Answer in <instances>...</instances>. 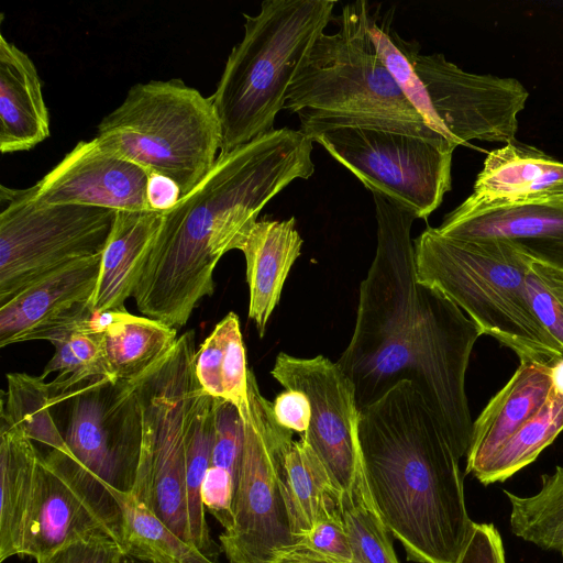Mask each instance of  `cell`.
Returning a JSON list of instances; mask_svg holds the SVG:
<instances>
[{"label": "cell", "mask_w": 563, "mask_h": 563, "mask_svg": "<svg viewBox=\"0 0 563 563\" xmlns=\"http://www.w3.org/2000/svg\"><path fill=\"white\" fill-rule=\"evenodd\" d=\"M372 195L376 252L360 285L353 334L336 363L354 385L360 411L400 382H411L464 457L473 431L466 371L483 332L452 300L418 282L416 217Z\"/></svg>", "instance_id": "obj_1"}, {"label": "cell", "mask_w": 563, "mask_h": 563, "mask_svg": "<svg viewBox=\"0 0 563 563\" xmlns=\"http://www.w3.org/2000/svg\"><path fill=\"white\" fill-rule=\"evenodd\" d=\"M312 143L282 128L219 155L206 178L164 212L140 278L144 292L180 312L211 296L218 262L240 250L265 205L314 173Z\"/></svg>", "instance_id": "obj_2"}, {"label": "cell", "mask_w": 563, "mask_h": 563, "mask_svg": "<svg viewBox=\"0 0 563 563\" xmlns=\"http://www.w3.org/2000/svg\"><path fill=\"white\" fill-rule=\"evenodd\" d=\"M361 472L383 523L417 563H456L472 532L463 457L418 388L402 380L360 411Z\"/></svg>", "instance_id": "obj_3"}, {"label": "cell", "mask_w": 563, "mask_h": 563, "mask_svg": "<svg viewBox=\"0 0 563 563\" xmlns=\"http://www.w3.org/2000/svg\"><path fill=\"white\" fill-rule=\"evenodd\" d=\"M366 1L343 7L340 29L321 34L289 86L284 109L310 140L340 128H366L424 139L450 150L430 130L388 71L368 33Z\"/></svg>", "instance_id": "obj_4"}, {"label": "cell", "mask_w": 563, "mask_h": 563, "mask_svg": "<svg viewBox=\"0 0 563 563\" xmlns=\"http://www.w3.org/2000/svg\"><path fill=\"white\" fill-rule=\"evenodd\" d=\"M335 3L265 0L257 14H243V37L211 96L222 133L219 155L275 130L289 86L332 20Z\"/></svg>", "instance_id": "obj_5"}, {"label": "cell", "mask_w": 563, "mask_h": 563, "mask_svg": "<svg viewBox=\"0 0 563 563\" xmlns=\"http://www.w3.org/2000/svg\"><path fill=\"white\" fill-rule=\"evenodd\" d=\"M419 283L437 289L520 361L550 363L563 349L532 313L526 275L534 261L509 242L460 240L427 227L413 240Z\"/></svg>", "instance_id": "obj_6"}, {"label": "cell", "mask_w": 563, "mask_h": 563, "mask_svg": "<svg viewBox=\"0 0 563 563\" xmlns=\"http://www.w3.org/2000/svg\"><path fill=\"white\" fill-rule=\"evenodd\" d=\"M96 139L151 175L173 180L183 198L214 166L222 133L211 97L174 78L132 86L100 121Z\"/></svg>", "instance_id": "obj_7"}, {"label": "cell", "mask_w": 563, "mask_h": 563, "mask_svg": "<svg viewBox=\"0 0 563 563\" xmlns=\"http://www.w3.org/2000/svg\"><path fill=\"white\" fill-rule=\"evenodd\" d=\"M243 450L233 505V523L220 534L229 563H276L298 539L280 476V444L288 429L273 415L272 401L247 375Z\"/></svg>", "instance_id": "obj_8"}, {"label": "cell", "mask_w": 563, "mask_h": 563, "mask_svg": "<svg viewBox=\"0 0 563 563\" xmlns=\"http://www.w3.org/2000/svg\"><path fill=\"white\" fill-rule=\"evenodd\" d=\"M0 305L71 262L101 254L117 211L79 205H45L33 187L0 186Z\"/></svg>", "instance_id": "obj_9"}, {"label": "cell", "mask_w": 563, "mask_h": 563, "mask_svg": "<svg viewBox=\"0 0 563 563\" xmlns=\"http://www.w3.org/2000/svg\"><path fill=\"white\" fill-rule=\"evenodd\" d=\"M412 51L415 77L405 96L426 125L453 147L472 140L516 141L529 92L516 78L468 73L444 55Z\"/></svg>", "instance_id": "obj_10"}, {"label": "cell", "mask_w": 563, "mask_h": 563, "mask_svg": "<svg viewBox=\"0 0 563 563\" xmlns=\"http://www.w3.org/2000/svg\"><path fill=\"white\" fill-rule=\"evenodd\" d=\"M372 194L427 220L452 188L453 150L384 130L340 128L317 136Z\"/></svg>", "instance_id": "obj_11"}, {"label": "cell", "mask_w": 563, "mask_h": 563, "mask_svg": "<svg viewBox=\"0 0 563 563\" xmlns=\"http://www.w3.org/2000/svg\"><path fill=\"white\" fill-rule=\"evenodd\" d=\"M107 537L126 551L123 510L112 493L73 459L51 450L41 455L22 556L36 561L71 543Z\"/></svg>", "instance_id": "obj_12"}, {"label": "cell", "mask_w": 563, "mask_h": 563, "mask_svg": "<svg viewBox=\"0 0 563 563\" xmlns=\"http://www.w3.org/2000/svg\"><path fill=\"white\" fill-rule=\"evenodd\" d=\"M285 388L305 394L311 419L301 438L323 464L334 490L352 488L358 471L355 388L336 362L323 355L298 357L280 352L271 371Z\"/></svg>", "instance_id": "obj_13"}, {"label": "cell", "mask_w": 563, "mask_h": 563, "mask_svg": "<svg viewBox=\"0 0 563 563\" xmlns=\"http://www.w3.org/2000/svg\"><path fill=\"white\" fill-rule=\"evenodd\" d=\"M150 177L144 168L104 148L95 137L78 142L32 186L33 198L45 205L151 211Z\"/></svg>", "instance_id": "obj_14"}, {"label": "cell", "mask_w": 563, "mask_h": 563, "mask_svg": "<svg viewBox=\"0 0 563 563\" xmlns=\"http://www.w3.org/2000/svg\"><path fill=\"white\" fill-rule=\"evenodd\" d=\"M435 230L460 240H503L534 261L563 271V192L515 202L468 197Z\"/></svg>", "instance_id": "obj_15"}, {"label": "cell", "mask_w": 563, "mask_h": 563, "mask_svg": "<svg viewBox=\"0 0 563 563\" xmlns=\"http://www.w3.org/2000/svg\"><path fill=\"white\" fill-rule=\"evenodd\" d=\"M101 254L51 272L3 303L0 307V347L47 340L54 331L87 310L96 290Z\"/></svg>", "instance_id": "obj_16"}, {"label": "cell", "mask_w": 563, "mask_h": 563, "mask_svg": "<svg viewBox=\"0 0 563 563\" xmlns=\"http://www.w3.org/2000/svg\"><path fill=\"white\" fill-rule=\"evenodd\" d=\"M111 388L99 379L74 393L64 439L68 455L85 473L110 492L131 494L134 483L107 418Z\"/></svg>", "instance_id": "obj_17"}, {"label": "cell", "mask_w": 563, "mask_h": 563, "mask_svg": "<svg viewBox=\"0 0 563 563\" xmlns=\"http://www.w3.org/2000/svg\"><path fill=\"white\" fill-rule=\"evenodd\" d=\"M552 393L549 363L520 361L510 379L473 421L466 473L473 474L478 470L512 433L543 408Z\"/></svg>", "instance_id": "obj_18"}, {"label": "cell", "mask_w": 563, "mask_h": 563, "mask_svg": "<svg viewBox=\"0 0 563 563\" xmlns=\"http://www.w3.org/2000/svg\"><path fill=\"white\" fill-rule=\"evenodd\" d=\"M302 243L296 219L291 217L287 220H257L241 244L250 295L249 319L254 322L260 338L265 334Z\"/></svg>", "instance_id": "obj_19"}, {"label": "cell", "mask_w": 563, "mask_h": 563, "mask_svg": "<svg viewBox=\"0 0 563 563\" xmlns=\"http://www.w3.org/2000/svg\"><path fill=\"white\" fill-rule=\"evenodd\" d=\"M48 135L49 115L36 66L0 34V151H29Z\"/></svg>", "instance_id": "obj_20"}, {"label": "cell", "mask_w": 563, "mask_h": 563, "mask_svg": "<svg viewBox=\"0 0 563 563\" xmlns=\"http://www.w3.org/2000/svg\"><path fill=\"white\" fill-rule=\"evenodd\" d=\"M162 211H117L101 254V264L90 308L108 311L125 308L143 272L163 223Z\"/></svg>", "instance_id": "obj_21"}, {"label": "cell", "mask_w": 563, "mask_h": 563, "mask_svg": "<svg viewBox=\"0 0 563 563\" xmlns=\"http://www.w3.org/2000/svg\"><path fill=\"white\" fill-rule=\"evenodd\" d=\"M563 192V162L517 140L488 153L470 196L515 202Z\"/></svg>", "instance_id": "obj_22"}, {"label": "cell", "mask_w": 563, "mask_h": 563, "mask_svg": "<svg viewBox=\"0 0 563 563\" xmlns=\"http://www.w3.org/2000/svg\"><path fill=\"white\" fill-rule=\"evenodd\" d=\"M41 453L19 428L0 431V562L23 552Z\"/></svg>", "instance_id": "obj_23"}, {"label": "cell", "mask_w": 563, "mask_h": 563, "mask_svg": "<svg viewBox=\"0 0 563 563\" xmlns=\"http://www.w3.org/2000/svg\"><path fill=\"white\" fill-rule=\"evenodd\" d=\"M177 332L159 321L124 312L101 335L106 378L115 385L139 376L169 352Z\"/></svg>", "instance_id": "obj_24"}, {"label": "cell", "mask_w": 563, "mask_h": 563, "mask_svg": "<svg viewBox=\"0 0 563 563\" xmlns=\"http://www.w3.org/2000/svg\"><path fill=\"white\" fill-rule=\"evenodd\" d=\"M246 354L236 313L229 312L201 343L195 356V371L202 389L212 398L236 407L247 406Z\"/></svg>", "instance_id": "obj_25"}, {"label": "cell", "mask_w": 563, "mask_h": 563, "mask_svg": "<svg viewBox=\"0 0 563 563\" xmlns=\"http://www.w3.org/2000/svg\"><path fill=\"white\" fill-rule=\"evenodd\" d=\"M287 430L280 444V476L298 539L340 495L310 445ZM298 545V544H297Z\"/></svg>", "instance_id": "obj_26"}, {"label": "cell", "mask_w": 563, "mask_h": 563, "mask_svg": "<svg viewBox=\"0 0 563 563\" xmlns=\"http://www.w3.org/2000/svg\"><path fill=\"white\" fill-rule=\"evenodd\" d=\"M243 438V421L236 407L229 401L213 398V442L201 497L206 510L224 530L233 523Z\"/></svg>", "instance_id": "obj_27"}, {"label": "cell", "mask_w": 563, "mask_h": 563, "mask_svg": "<svg viewBox=\"0 0 563 563\" xmlns=\"http://www.w3.org/2000/svg\"><path fill=\"white\" fill-rule=\"evenodd\" d=\"M91 312L92 309H88L47 339L55 346V353L40 377L45 379L51 373H58L56 378L48 383L53 407L70 398L78 387L107 379L101 352L102 334L91 332Z\"/></svg>", "instance_id": "obj_28"}, {"label": "cell", "mask_w": 563, "mask_h": 563, "mask_svg": "<svg viewBox=\"0 0 563 563\" xmlns=\"http://www.w3.org/2000/svg\"><path fill=\"white\" fill-rule=\"evenodd\" d=\"M563 431V397L552 393L543 408L512 433L473 473L482 484L504 482L531 464Z\"/></svg>", "instance_id": "obj_29"}, {"label": "cell", "mask_w": 563, "mask_h": 563, "mask_svg": "<svg viewBox=\"0 0 563 563\" xmlns=\"http://www.w3.org/2000/svg\"><path fill=\"white\" fill-rule=\"evenodd\" d=\"M213 442V398L205 390L199 395L186 435V486L188 519L194 545L207 556L214 543L206 520L201 490L210 466Z\"/></svg>", "instance_id": "obj_30"}, {"label": "cell", "mask_w": 563, "mask_h": 563, "mask_svg": "<svg viewBox=\"0 0 563 563\" xmlns=\"http://www.w3.org/2000/svg\"><path fill=\"white\" fill-rule=\"evenodd\" d=\"M505 494L511 506L514 534L544 550L563 549V466L543 474L541 488L532 496Z\"/></svg>", "instance_id": "obj_31"}, {"label": "cell", "mask_w": 563, "mask_h": 563, "mask_svg": "<svg viewBox=\"0 0 563 563\" xmlns=\"http://www.w3.org/2000/svg\"><path fill=\"white\" fill-rule=\"evenodd\" d=\"M125 518L126 551L154 563H216L165 526L131 494L111 492Z\"/></svg>", "instance_id": "obj_32"}, {"label": "cell", "mask_w": 563, "mask_h": 563, "mask_svg": "<svg viewBox=\"0 0 563 563\" xmlns=\"http://www.w3.org/2000/svg\"><path fill=\"white\" fill-rule=\"evenodd\" d=\"M7 405L1 406V423L21 429L32 441L68 455L64 437L51 415V391L44 379L23 373L7 374Z\"/></svg>", "instance_id": "obj_33"}, {"label": "cell", "mask_w": 563, "mask_h": 563, "mask_svg": "<svg viewBox=\"0 0 563 563\" xmlns=\"http://www.w3.org/2000/svg\"><path fill=\"white\" fill-rule=\"evenodd\" d=\"M338 509L355 563H399L390 533L367 494L361 466L352 488L339 496Z\"/></svg>", "instance_id": "obj_34"}, {"label": "cell", "mask_w": 563, "mask_h": 563, "mask_svg": "<svg viewBox=\"0 0 563 563\" xmlns=\"http://www.w3.org/2000/svg\"><path fill=\"white\" fill-rule=\"evenodd\" d=\"M526 290L533 316L563 349V271L533 261Z\"/></svg>", "instance_id": "obj_35"}, {"label": "cell", "mask_w": 563, "mask_h": 563, "mask_svg": "<svg viewBox=\"0 0 563 563\" xmlns=\"http://www.w3.org/2000/svg\"><path fill=\"white\" fill-rule=\"evenodd\" d=\"M338 498L300 538L294 551L308 552L336 562H354L352 547L339 514Z\"/></svg>", "instance_id": "obj_36"}, {"label": "cell", "mask_w": 563, "mask_h": 563, "mask_svg": "<svg viewBox=\"0 0 563 563\" xmlns=\"http://www.w3.org/2000/svg\"><path fill=\"white\" fill-rule=\"evenodd\" d=\"M124 549L107 537L91 538L66 545L37 563H119Z\"/></svg>", "instance_id": "obj_37"}, {"label": "cell", "mask_w": 563, "mask_h": 563, "mask_svg": "<svg viewBox=\"0 0 563 563\" xmlns=\"http://www.w3.org/2000/svg\"><path fill=\"white\" fill-rule=\"evenodd\" d=\"M456 563H506L503 540L492 523H474Z\"/></svg>", "instance_id": "obj_38"}, {"label": "cell", "mask_w": 563, "mask_h": 563, "mask_svg": "<svg viewBox=\"0 0 563 563\" xmlns=\"http://www.w3.org/2000/svg\"><path fill=\"white\" fill-rule=\"evenodd\" d=\"M272 405L274 418L279 426L301 434L308 430L311 407L305 394L285 389L276 396Z\"/></svg>", "instance_id": "obj_39"}, {"label": "cell", "mask_w": 563, "mask_h": 563, "mask_svg": "<svg viewBox=\"0 0 563 563\" xmlns=\"http://www.w3.org/2000/svg\"><path fill=\"white\" fill-rule=\"evenodd\" d=\"M147 198L152 210L165 212L180 199L178 186L170 179L151 175Z\"/></svg>", "instance_id": "obj_40"}, {"label": "cell", "mask_w": 563, "mask_h": 563, "mask_svg": "<svg viewBox=\"0 0 563 563\" xmlns=\"http://www.w3.org/2000/svg\"><path fill=\"white\" fill-rule=\"evenodd\" d=\"M276 563H344L328 560L303 551H292L282 556ZM355 563V562H350Z\"/></svg>", "instance_id": "obj_41"}, {"label": "cell", "mask_w": 563, "mask_h": 563, "mask_svg": "<svg viewBox=\"0 0 563 563\" xmlns=\"http://www.w3.org/2000/svg\"><path fill=\"white\" fill-rule=\"evenodd\" d=\"M550 378L554 394L563 397V356L549 363Z\"/></svg>", "instance_id": "obj_42"}, {"label": "cell", "mask_w": 563, "mask_h": 563, "mask_svg": "<svg viewBox=\"0 0 563 563\" xmlns=\"http://www.w3.org/2000/svg\"><path fill=\"white\" fill-rule=\"evenodd\" d=\"M119 563H154L150 560L136 556L132 553L124 552Z\"/></svg>", "instance_id": "obj_43"}, {"label": "cell", "mask_w": 563, "mask_h": 563, "mask_svg": "<svg viewBox=\"0 0 563 563\" xmlns=\"http://www.w3.org/2000/svg\"><path fill=\"white\" fill-rule=\"evenodd\" d=\"M560 552L562 553V556H563V549Z\"/></svg>", "instance_id": "obj_44"}]
</instances>
